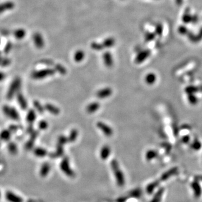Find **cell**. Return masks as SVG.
I'll return each instance as SVG.
<instances>
[{
	"instance_id": "8d00e7d4",
	"label": "cell",
	"mask_w": 202,
	"mask_h": 202,
	"mask_svg": "<svg viewBox=\"0 0 202 202\" xmlns=\"http://www.w3.org/2000/svg\"><path fill=\"white\" fill-rule=\"evenodd\" d=\"M4 78V74H2V73H0V80H2Z\"/></svg>"
},
{
	"instance_id": "7402d4cb",
	"label": "cell",
	"mask_w": 202,
	"mask_h": 202,
	"mask_svg": "<svg viewBox=\"0 0 202 202\" xmlns=\"http://www.w3.org/2000/svg\"><path fill=\"white\" fill-rule=\"evenodd\" d=\"M78 135V131L76 129L71 130L68 139L69 142H74L76 141V138Z\"/></svg>"
},
{
	"instance_id": "ba28073f",
	"label": "cell",
	"mask_w": 202,
	"mask_h": 202,
	"mask_svg": "<svg viewBox=\"0 0 202 202\" xmlns=\"http://www.w3.org/2000/svg\"><path fill=\"white\" fill-rule=\"evenodd\" d=\"M112 93V90L110 88H105L101 89L99 91H98L96 95L97 97L101 99L106 98L107 97H110Z\"/></svg>"
},
{
	"instance_id": "4dcf8cb0",
	"label": "cell",
	"mask_w": 202,
	"mask_h": 202,
	"mask_svg": "<svg viewBox=\"0 0 202 202\" xmlns=\"http://www.w3.org/2000/svg\"><path fill=\"white\" fill-rule=\"evenodd\" d=\"M35 113L34 111H31L29 114H28V120L31 121V122H33V121L35 119Z\"/></svg>"
},
{
	"instance_id": "8992f818",
	"label": "cell",
	"mask_w": 202,
	"mask_h": 202,
	"mask_svg": "<svg viewBox=\"0 0 202 202\" xmlns=\"http://www.w3.org/2000/svg\"><path fill=\"white\" fill-rule=\"evenodd\" d=\"M4 114L12 119H18L19 118V114L15 109L12 108V107L8 106H5L4 107Z\"/></svg>"
},
{
	"instance_id": "ffe728a7",
	"label": "cell",
	"mask_w": 202,
	"mask_h": 202,
	"mask_svg": "<svg viewBox=\"0 0 202 202\" xmlns=\"http://www.w3.org/2000/svg\"><path fill=\"white\" fill-rule=\"evenodd\" d=\"M145 81L148 84H154L156 80V76L154 73H149L145 77Z\"/></svg>"
},
{
	"instance_id": "277c9868",
	"label": "cell",
	"mask_w": 202,
	"mask_h": 202,
	"mask_svg": "<svg viewBox=\"0 0 202 202\" xmlns=\"http://www.w3.org/2000/svg\"><path fill=\"white\" fill-rule=\"evenodd\" d=\"M97 126L99 128V129L101 130L103 133L104 134V135L107 137H111L112 135V134L114 133L113 130L111 129L108 125H107V124H106L105 123L102 122H98L97 123Z\"/></svg>"
},
{
	"instance_id": "d590c367",
	"label": "cell",
	"mask_w": 202,
	"mask_h": 202,
	"mask_svg": "<svg viewBox=\"0 0 202 202\" xmlns=\"http://www.w3.org/2000/svg\"><path fill=\"white\" fill-rule=\"evenodd\" d=\"M127 200V198L125 197H120L116 200V202H125Z\"/></svg>"
},
{
	"instance_id": "6da1fadb",
	"label": "cell",
	"mask_w": 202,
	"mask_h": 202,
	"mask_svg": "<svg viewBox=\"0 0 202 202\" xmlns=\"http://www.w3.org/2000/svg\"><path fill=\"white\" fill-rule=\"evenodd\" d=\"M111 167L114 172V177L118 185L120 187H123L125 183V177L121 170L120 168V166L118 161L116 160L111 161Z\"/></svg>"
},
{
	"instance_id": "f1b7e54d",
	"label": "cell",
	"mask_w": 202,
	"mask_h": 202,
	"mask_svg": "<svg viewBox=\"0 0 202 202\" xmlns=\"http://www.w3.org/2000/svg\"><path fill=\"white\" fill-rule=\"evenodd\" d=\"M19 102L22 108L25 109V107H27V103H26L25 99L23 98V97L21 95H20L19 97Z\"/></svg>"
},
{
	"instance_id": "9c48e42d",
	"label": "cell",
	"mask_w": 202,
	"mask_h": 202,
	"mask_svg": "<svg viewBox=\"0 0 202 202\" xmlns=\"http://www.w3.org/2000/svg\"><path fill=\"white\" fill-rule=\"evenodd\" d=\"M178 171V169L177 167L172 168L171 169L168 170L167 171L165 172L164 174H163L161 177L160 181H164L168 179L170 177L176 174Z\"/></svg>"
},
{
	"instance_id": "e575fe53",
	"label": "cell",
	"mask_w": 202,
	"mask_h": 202,
	"mask_svg": "<svg viewBox=\"0 0 202 202\" xmlns=\"http://www.w3.org/2000/svg\"><path fill=\"white\" fill-rule=\"evenodd\" d=\"M47 126H48V124L45 121H42L39 123V127H40V128H41L42 129H46L47 127Z\"/></svg>"
},
{
	"instance_id": "83f0119b",
	"label": "cell",
	"mask_w": 202,
	"mask_h": 202,
	"mask_svg": "<svg viewBox=\"0 0 202 202\" xmlns=\"http://www.w3.org/2000/svg\"><path fill=\"white\" fill-rule=\"evenodd\" d=\"M36 44L37 46H38V47H42L44 45V42H43V40L42 39V37L41 35H37L36 37Z\"/></svg>"
},
{
	"instance_id": "f546056e",
	"label": "cell",
	"mask_w": 202,
	"mask_h": 202,
	"mask_svg": "<svg viewBox=\"0 0 202 202\" xmlns=\"http://www.w3.org/2000/svg\"><path fill=\"white\" fill-rule=\"evenodd\" d=\"M68 141V139L67 137H65V136H61L60 137L59 139H58V144L63 145L66 144Z\"/></svg>"
},
{
	"instance_id": "5b68a950",
	"label": "cell",
	"mask_w": 202,
	"mask_h": 202,
	"mask_svg": "<svg viewBox=\"0 0 202 202\" xmlns=\"http://www.w3.org/2000/svg\"><path fill=\"white\" fill-rule=\"evenodd\" d=\"M150 55H151L150 50H143L137 54V57L135 58V62L138 64H141L143 61H145V60L150 56Z\"/></svg>"
},
{
	"instance_id": "d6986e66",
	"label": "cell",
	"mask_w": 202,
	"mask_h": 202,
	"mask_svg": "<svg viewBox=\"0 0 202 202\" xmlns=\"http://www.w3.org/2000/svg\"><path fill=\"white\" fill-rule=\"evenodd\" d=\"M46 109L51 114H60V110L57 107L51 104H47Z\"/></svg>"
},
{
	"instance_id": "d4e9b609",
	"label": "cell",
	"mask_w": 202,
	"mask_h": 202,
	"mask_svg": "<svg viewBox=\"0 0 202 202\" xmlns=\"http://www.w3.org/2000/svg\"><path fill=\"white\" fill-rule=\"evenodd\" d=\"M141 193L142 192L140 189H136L130 193V195L134 198H139L141 195Z\"/></svg>"
},
{
	"instance_id": "2e32d148",
	"label": "cell",
	"mask_w": 202,
	"mask_h": 202,
	"mask_svg": "<svg viewBox=\"0 0 202 202\" xmlns=\"http://www.w3.org/2000/svg\"><path fill=\"white\" fill-rule=\"evenodd\" d=\"M114 44H115V40L114 38L112 37H109L105 39L102 43V45H103L104 48H111L114 46Z\"/></svg>"
},
{
	"instance_id": "1f68e13d",
	"label": "cell",
	"mask_w": 202,
	"mask_h": 202,
	"mask_svg": "<svg viewBox=\"0 0 202 202\" xmlns=\"http://www.w3.org/2000/svg\"><path fill=\"white\" fill-rule=\"evenodd\" d=\"M56 69L59 73H61V74H65L66 73V70L65 68H64L61 65H57L56 66Z\"/></svg>"
},
{
	"instance_id": "603a6c76",
	"label": "cell",
	"mask_w": 202,
	"mask_h": 202,
	"mask_svg": "<svg viewBox=\"0 0 202 202\" xmlns=\"http://www.w3.org/2000/svg\"><path fill=\"white\" fill-rule=\"evenodd\" d=\"M19 83H20V80H15L14 83H13L12 85V87L10 88V91L8 92V96H12V95H13L12 94L14 93L16 91V90H15V88H17L18 87H19V84H20Z\"/></svg>"
},
{
	"instance_id": "e0dca14e",
	"label": "cell",
	"mask_w": 202,
	"mask_h": 202,
	"mask_svg": "<svg viewBox=\"0 0 202 202\" xmlns=\"http://www.w3.org/2000/svg\"><path fill=\"white\" fill-rule=\"evenodd\" d=\"M85 54L84 51L82 50H78L74 54V59L76 62H80L84 60Z\"/></svg>"
},
{
	"instance_id": "52a82bcc",
	"label": "cell",
	"mask_w": 202,
	"mask_h": 202,
	"mask_svg": "<svg viewBox=\"0 0 202 202\" xmlns=\"http://www.w3.org/2000/svg\"><path fill=\"white\" fill-rule=\"evenodd\" d=\"M55 73V71L52 69H47V70H43L42 71L35 73L33 76L37 79H42V78H46L47 76L52 75H54Z\"/></svg>"
},
{
	"instance_id": "484cf974",
	"label": "cell",
	"mask_w": 202,
	"mask_h": 202,
	"mask_svg": "<svg viewBox=\"0 0 202 202\" xmlns=\"http://www.w3.org/2000/svg\"><path fill=\"white\" fill-rule=\"evenodd\" d=\"M35 153L37 156L43 157L45 156L47 154V152L45 149L38 148L35 150Z\"/></svg>"
},
{
	"instance_id": "cb8c5ba5",
	"label": "cell",
	"mask_w": 202,
	"mask_h": 202,
	"mask_svg": "<svg viewBox=\"0 0 202 202\" xmlns=\"http://www.w3.org/2000/svg\"><path fill=\"white\" fill-rule=\"evenodd\" d=\"M91 47L93 50L97 51H101L104 49V47H103V45H102V43H99L97 42H92Z\"/></svg>"
},
{
	"instance_id": "7a4b0ae2",
	"label": "cell",
	"mask_w": 202,
	"mask_h": 202,
	"mask_svg": "<svg viewBox=\"0 0 202 202\" xmlns=\"http://www.w3.org/2000/svg\"><path fill=\"white\" fill-rule=\"evenodd\" d=\"M60 168L62 171L66 175L70 177H73L75 176V173L73 170L70 168L69 164V159L68 157H65L60 164Z\"/></svg>"
},
{
	"instance_id": "44dd1931",
	"label": "cell",
	"mask_w": 202,
	"mask_h": 202,
	"mask_svg": "<svg viewBox=\"0 0 202 202\" xmlns=\"http://www.w3.org/2000/svg\"><path fill=\"white\" fill-rule=\"evenodd\" d=\"M157 156V153L154 150H149L147 151L145 154V158L147 160L151 161L155 158Z\"/></svg>"
},
{
	"instance_id": "74e56055",
	"label": "cell",
	"mask_w": 202,
	"mask_h": 202,
	"mask_svg": "<svg viewBox=\"0 0 202 202\" xmlns=\"http://www.w3.org/2000/svg\"><path fill=\"white\" fill-rule=\"evenodd\" d=\"M0 198H1V192H0Z\"/></svg>"
},
{
	"instance_id": "ac0fdd59",
	"label": "cell",
	"mask_w": 202,
	"mask_h": 202,
	"mask_svg": "<svg viewBox=\"0 0 202 202\" xmlns=\"http://www.w3.org/2000/svg\"><path fill=\"white\" fill-rule=\"evenodd\" d=\"M50 165L48 163H45L42 165L40 170V175L42 177H46L50 171Z\"/></svg>"
},
{
	"instance_id": "d6a6232c",
	"label": "cell",
	"mask_w": 202,
	"mask_h": 202,
	"mask_svg": "<svg viewBox=\"0 0 202 202\" xmlns=\"http://www.w3.org/2000/svg\"><path fill=\"white\" fill-rule=\"evenodd\" d=\"M156 33L157 35H161L162 33V27L161 24H158L156 28Z\"/></svg>"
},
{
	"instance_id": "4316f807",
	"label": "cell",
	"mask_w": 202,
	"mask_h": 202,
	"mask_svg": "<svg viewBox=\"0 0 202 202\" xmlns=\"http://www.w3.org/2000/svg\"><path fill=\"white\" fill-rule=\"evenodd\" d=\"M155 34L152 33H147L145 35V40L146 42H150L155 38Z\"/></svg>"
},
{
	"instance_id": "3957f363",
	"label": "cell",
	"mask_w": 202,
	"mask_h": 202,
	"mask_svg": "<svg viewBox=\"0 0 202 202\" xmlns=\"http://www.w3.org/2000/svg\"><path fill=\"white\" fill-rule=\"evenodd\" d=\"M190 186L195 197L197 198H200L202 194V189L198 181L195 180L193 181L191 183Z\"/></svg>"
},
{
	"instance_id": "8fae6325",
	"label": "cell",
	"mask_w": 202,
	"mask_h": 202,
	"mask_svg": "<svg viewBox=\"0 0 202 202\" xmlns=\"http://www.w3.org/2000/svg\"><path fill=\"white\" fill-rule=\"evenodd\" d=\"M103 59L105 65L108 68H111L113 66L114 60L112 55L110 52H106L103 55Z\"/></svg>"
},
{
	"instance_id": "7c38bea8",
	"label": "cell",
	"mask_w": 202,
	"mask_h": 202,
	"mask_svg": "<svg viewBox=\"0 0 202 202\" xmlns=\"http://www.w3.org/2000/svg\"><path fill=\"white\" fill-rule=\"evenodd\" d=\"M110 148L108 145L103 146L101 149L100 153V156L101 159L103 160H106L110 155Z\"/></svg>"
},
{
	"instance_id": "30bf717a",
	"label": "cell",
	"mask_w": 202,
	"mask_h": 202,
	"mask_svg": "<svg viewBox=\"0 0 202 202\" xmlns=\"http://www.w3.org/2000/svg\"><path fill=\"white\" fill-rule=\"evenodd\" d=\"M6 198L9 202H23V199L12 191H8L6 193Z\"/></svg>"
},
{
	"instance_id": "4fadbf2b",
	"label": "cell",
	"mask_w": 202,
	"mask_h": 202,
	"mask_svg": "<svg viewBox=\"0 0 202 202\" xmlns=\"http://www.w3.org/2000/svg\"><path fill=\"white\" fill-rule=\"evenodd\" d=\"M164 187L160 188L157 191L156 193L154 194L153 198L150 202H161L162 197L164 193Z\"/></svg>"
},
{
	"instance_id": "836d02e7",
	"label": "cell",
	"mask_w": 202,
	"mask_h": 202,
	"mask_svg": "<svg viewBox=\"0 0 202 202\" xmlns=\"http://www.w3.org/2000/svg\"><path fill=\"white\" fill-rule=\"evenodd\" d=\"M1 137L2 139H5L4 140H7V139L10 137V134L8 133V132L7 131H5L2 133Z\"/></svg>"
},
{
	"instance_id": "9a60e30c",
	"label": "cell",
	"mask_w": 202,
	"mask_h": 202,
	"mask_svg": "<svg viewBox=\"0 0 202 202\" xmlns=\"http://www.w3.org/2000/svg\"><path fill=\"white\" fill-rule=\"evenodd\" d=\"M100 107V104L99 103L94 102L89 104L87 107L86 110L89 114H93L95 112V111L98 110Z\"/></svg>"
},
{
	"instance_id": "5bb4252c",
	"label": "cell",
	"mask_w": 202,
	"mask_h": 202,
	"mask_svg": "<svg viewBox=\"0 0 202 202\" xmlns=\"http://www.w3.org/2000/svg\"><path fill=\"white\" fill-rule=\"evenodd\" d=\"M160 184V181L157 180L148 185L146 187V191L148 194H152L157 187Z\"/></svg>"
}]
</instances>
